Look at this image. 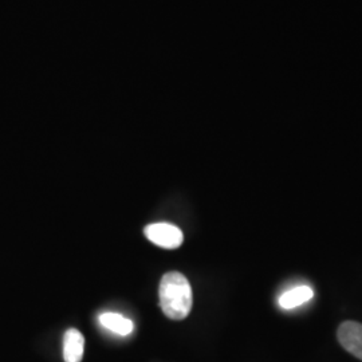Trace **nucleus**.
Wrapping results in <instances>:
<instances>
[{"instance_id":"f257e3e1","label":"nucleus","mask_w":362,"mask_h":362,"mask_svg":"<svg viewBox=\"0 0 362 362\" xmlns=\"http://www.w3.org/2000/svg\"><path fill=\"white\" fill-rule=\"evenodd\" d=\"M158 297L163 313L170 320L181 321L191 313L194 303L192 288L181 272H167L161 278Z\"/></svg>"},{"instance_id":"f03ea898","label":"nucleus","mask_w":362,"mask_h":362,"mask_svg":"<svg viewBox=\"0 0 362 362\" xmlns=\"http://www.w3.org/2000/svg\"><path fill=\"white\" fill-rule=\"evenodd\" d=\"M144 233L152 243H155L156 246L163 247L167 250L180 247L184 240V235L180 228L168 223L149 224L145 227Z\"/></svg>"},{"instance_id":"7ed1b4c3","label":"nucleus","mask_w":362,"mask_h":362,"mask_svg":"<svg viewBox=\"0 0 362 362\" xmlns=\"http://www.w3.org/2000/svg\"><path fill=\"white\" fill-rule=\"evenodd\" d=\"M337 337L344 349L362 360V324L346 321L338 327Z\"/></svg>"},{"instance_id":"20e7f679","label":"nucleus","mask_w":362,"mask_h":362,"mask_svg":"<svg viewBox=\"0 0 362 362\" xmlns=\"http://www.w3.org/2000/svg\"><path fill=\"white\" fill-rule=\"evenodd\" d=\"M85 338L77 329H69L64 337V358L65 362H81L83 357Z\"/></svg>"},{"instance_id":"39448f33","label":"nucleus","mask_w":362,"mask_h":362,"mask_svg":"<svg viewBox=\"0 0 362 362\" xmlns=\"http://www.w3.org/2000/svg\"><path fill=\"white\" fill-rule=\"evenodd\" d=\"M313 298V290L308 286H298L284 293L279 298V305L286 310L296 309Z\"/></svg>"},{"instance_id":"423d86ee","label":"nucleus","mask_w":362,"mask_h":362,"mask_svg":"<svg viewBox=\"0 0 362 362\" xmlns=\"http://www.w3.org/2000/svg\"><path fill=\"white\" fill-rule=\"evenodd\" d=\"M100 322L101 325L109 329L110 332H115L119 336H128L133 332V322L119 315L116 313H104L100 315Z\"/></svg>"}]
</instances>
